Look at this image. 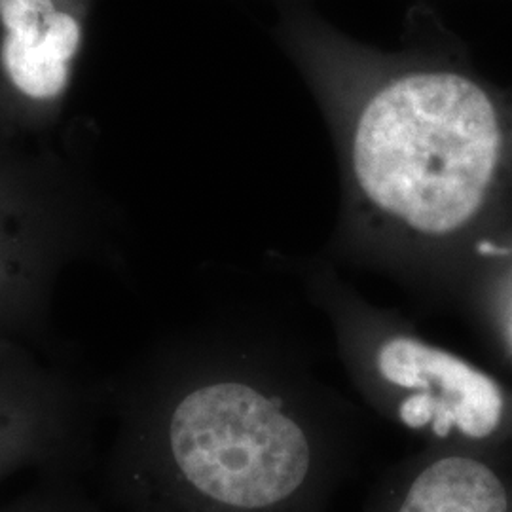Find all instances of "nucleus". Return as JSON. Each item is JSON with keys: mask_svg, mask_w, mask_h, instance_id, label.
I'll use <instances>...</instances> for the list:
<instances>
[{"mask_svg": "<svg viewBox=\"0 0 512 512\" xmlns=\"http://www.w3.org/2000/svg\"><path fill=\"white\" fill-rule=\"evenodd\" d=\"M0 512H105L90 499L74 494L65 486H50L33 494L23 495Z\"/></svg>", "mask_w": 512, "mask_h": 512, "instance_id": "0eeeda50", "label": "nucleus"}, {"mask_svg": "<svg viewBox=\"0 0 512 512\" xmlns=\"http://www.w3.org/2000/svg\"><path fill=\"white\" fill-rule=\"evenodd\" d=\"M80 403L59 380L0 351V482L73 450Z\"/></svg>", "mask_w": 512, "mask_h": 512, "instance_id": "39448f33", "label": "nucleus"}, {"mask_svg": "<svg viewBox=\"0 0 512 512\" xmlns=\"http://www.w3.org/2000/svg\"><path fill=\"white\" fill-rule=\"evenodd\" d=\"M399 512H507V494L475 459H440L414 480Z\"/></svg>", "mask_w": 512, "mask_h": 512, "instance_id": "423d86ee", "label": "nucleus"}, {"mask_svg": "<svg viewBox=\"0 0 512 512\" xmlns=\"http://www.w3.org/2000/svg\"><path fill=\"white\" fill-rule=\"evenodd\" d=\"M84 37V0H0V69L18 95L57 101Z\"/></svg>", "mask_w": 512, "mask_h": 512, "instance_id": "20e7f679", "label": "nucleus"}, {"mask_svg": "<svg viewBox=\"0 0 512 512\" xmlns=\"http://www.w3.org/2000/svg\"><path fill=\"white\" fill-rule=\"evenodd\" d=\"M494 101L450 71L391 78L359 112L351 141L359 190L387 219L448 236L475 217L501 156Z\"/></svg>", "mask_w": 512, "mask_h": 512, "instance_id": "f257e3e1", "label": "nucleus"}, {"mask_svg": "<svg viewBox=\"0 0 512 512\" xmlns=\"http://www.w3.org/2000/svg\"><path fill=\"white\" fill-rule=\"evenodd\" d=\"M165 444L186 486L238 511L264 509L294 494L310 467L302 429L268 397L238 382L186 393L169 414Z\"/></svg>", "mask_w": 512, "mask_h": 512, "instance_id": "f03ea898", "label": "nucleus"}, {"mask_svg": "<svg viewBox=\"0 0 512 512\" xmlns=\"http://www.w3.org/2000/svg\"><path fill=\"white\" fill-rule=\"evenodd\" d=\"M4 285H6V272H4V262L0 260V293H2Z\"/></svg>", "mask_w": 512, "mask_h": 512, "instance_id": "6e6552de", "label": "nucleus"}, {"mask_svg": "<svg viewBox=\"0 0 512 512\" xmlns=\"http://www.w3.org/2000/svg\"><path fill=\"white\" fill-rule=\"evenodd\" d=\"M378 370L385 382L410 391L399 406V418L412 429L484 439L503 416V395L490 376L416 338L387 340L378 351Z\"/></svg>", "mask_w": 512, "mask_h": 512, "instance_id": "7ed1b4c3", "label": "nucleus"}]
</instances>
